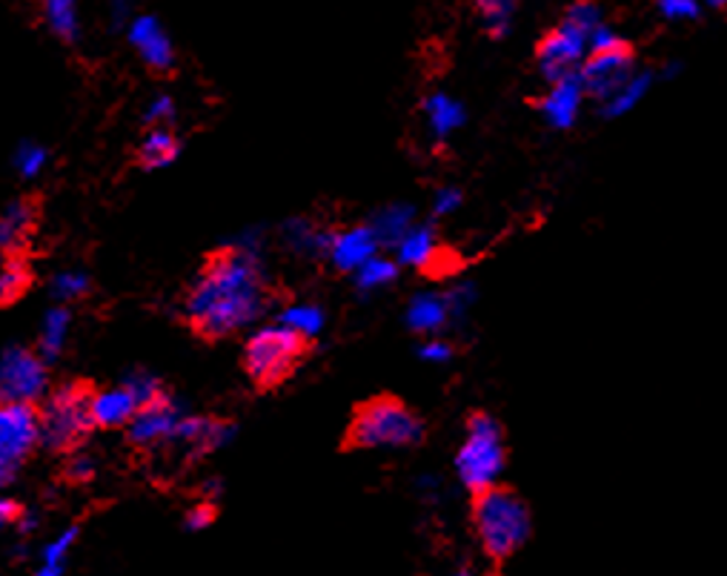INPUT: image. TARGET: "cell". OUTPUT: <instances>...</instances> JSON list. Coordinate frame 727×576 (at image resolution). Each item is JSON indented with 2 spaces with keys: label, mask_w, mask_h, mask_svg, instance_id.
Returning <instances> with one entry per match:
<instances>
[{
  "label": "cell",
  "mask_w": 727,
  "mask_h": 576,
  "mask_svg": "<svg viewBox=\"0 0 727 576\" xmlns=\"http://www.w3.org/2000/svg\"><path fill=\"white\" fill-rule=\"evenodd\" d=\"M270 305L258 258L247 250H218L204 261L187 296V325L207 341L238 333Z\"/></svg>",
  "instance_id": "cell-1"
},
{
  "label": "cell",
  "mask_w": 727,
  "mask_h": 576,
  "mask_svg": "<svg viewBox=\"0 0 727 576\" xmlns=\"http://www.w3.org/2000/svg\"><path fill=\"white\" fill-rule=\"evenodd\" d=\"M604 23V12L596 0H573L553 29L541 35L536 47L539 75L553 84L561 78L579 75L590 55V38Z\"/></svg>",
  "instance_id": "cell-2"
},
{
  "label": "cell",
  "mask_w": 727,
  "mask_h": 576,
  "mask_svg": "<svg viewBox=\"0 0 727 576\" xmlns=\"http://www.w3.org/2000/svg\"><path fill=\"white\" fill-rule=\"evenodd\" d=\"M92 397L95 388L84 379L55 388L38 408V436L52 453H72L95 431L92 419Z\"/></svg>",
  "instance_id": "cell-3"
},
{
  "label": "cell",
  "mask_w": 727,
  "mask_h": 576,
  "mask_svg": "<svg viewBox=\"0 0 727 576\" xmlns=\"http://www.w3.org/2000/svg\"><path fill=\"white\" fill-rule=\"evenodd\" d=\"M427 433L422 416L409 410L402 399L375 397L355 410L344 448L350 451H375V448H413Z\"/></svg>",
  "instance_id": "cell-4"
},
{
  "label": "cell",
  "mask_w": 727,
  "mask_h": 576,
  "mask_svg": "<svg viewBox=\"0 0 727 576\" xmlns=\"http://www.w3.org/2000/svg\"><path fill=\"white\" fill-rule=\"evenodd\" d=\"M472 525H476L485 554L501 563L507 556H513L530 536V511L513 491L496 485L490 491L476 493Z\"/></svg>",
  "instance_id": "cell-5"
},
{
  "label": "cell",
  "mask_w": 727,
  "mask_h": 576,
  "mask_svg": "<svg viewBox=\"0 0 727 576\" xmlns=\"http://www.w3.org/2000/svg\"><path fill=\"white\" fill-rule=\"evenodd\" d=\"M310 350V339L284 327L281 321L261 327L243 344V373L258 390H272L284 384Z\"/></svg>",
  "instance_id": "cell-6"
},
{
  "label": "cell",
  "mask_w": 727,
  "mask_h": 576,
  "mask_svg": "<svg viewBox=\"0 0 727 576\" xmlns=\"http://www.w3.org/2000/svg\"><path fill=\"white\" fill-rule=\"evenodd\" d=\"M505 433L501 424L490 413H472L467 419L465 442L458 444L456 453V476L467 491L476 496L481 491L499 485V476L505 473Z\"/></svg>",
  "instance_id": "cell-7"
},
{
  "label": "cell",
  "mask_w": 727,
  "mask_h": 576,
  "mask_svg": "<svg viewBox=\"0 0 727 576\" xmlns=\"http://www.w3.org/2000/svg\"><path fill=\"white\" fill-rule=\"evenodd\" d=\"M35 444H41L35 404H0V487L14 480Z\"/></svg>",
  "instance_id": "cell-8"
},
{
  "label": "cell",
  "mask_w": 727,
  "mask_h": 576,
  "mask_svg": "<svg viewBox=\"0 0 727 576\" xmlns=\"http://www.w3.org/2000/svg\"><path fill=\"white\" fill-rule=\"evenodd\" d=\"M633 72H636L633 49L631 43H622V47L616 49L590 52L588 61H584L582 70H579V81H582L588 97H593V101L602 106L631 81Z\"/></svg>",
  "instance_id": "cell-9"
},
{
  "label": "cell",
  "mask_w": 727,
  "mask_h": 576,
  "mask_svg": "<svg viewBox=\"0 0 727 576\" xmlns=\"http://www.w3.org/2000/svg\"><path fill=\"white\" fill-rule=\"evenodd\" d=\"M46 390V368L38 353L9 348L0 353V404H35Z\"/></svg>",
  "instance_id": "cell-10"
},
{
  "label": "cell",
  "mask_w": 727,
  "mask_h": 576,
  "mask_svg": "<svg viewBox=\"0 0 727 576\" xmlns=\"http://www.w3.org/2000/svg\"><path fill=\"white\" fill-rule=\"evenodd\" d=\"M180 410L167 393H160L155 402L141 404L138 413L126 424V442L135 448H155V444L173 442L178 431Z\"/></svg>",
  "instance_id": "cell-11"
},
{
  "label": "cell",
  "mask_w": 727,
  "mask_h": 576,
  "mask_svg": "<svg viewBox=\"0 0 727 576\" xmlns=\"http://www.w3.org/2000/svg\"><path fill=\"white\" fill-rule=\"evenodd\" d=\"M126 38L138 49L141 61L155 72H169L175 66V47L169 32L155 14H135L126 27Z\"/></svg>",
  "instance_id": "cell-12"
},
{
  "label": "cell",
  "mask_w": 727,
  "mask_h": 576,
  "mask_svg": "<svg viewBox=\"0 0 727 576\" xmlns=\"http://www.w3.org/2000/svg\"><path fill=\"white\" fill-rule=\"evenodd\" d=\"M584 101H588V92H584L582 81H579V75H570L553 81L536 106H539L544 124L553 126V130H570L582 115Z\"/></svg>",
  "instance_id": "cell-13"
},
{
  "label": "cell",
  "mask_w": 727,
  "mask_h": 576,
  "mask_svg": "<svg viewBox=\"0 0 727 576\" xmlns=\"http://www.w3.org/2000/svg\"><path fill=\"white\" fill-rule=\"evenodd\" d=\"M378 247H382V244H378L375 233L370 229V224L367 227H350L341 229V233H333L326 258L333 261L335 270L355 272L367 265L370 258L378 256Z\"/></svg>",
  "instance_id": "cell-14"
},
{
  "label": "cell",
  "mask_w": 727,
  "mask_h": 576,
  "mask_svg": "<svg viewBox=\"0 0 727 576\" xmlns=\"http://www.w3.org/2000/svg\"><path fill=\"white\" fill-rule=\"evenodd\" d=\"M38 222V202L35 198H21L12 202L0 213V253L3 256H21L27 247L32 229Z\"/></svg>",
  "instance_id": "cell-15"
},
{
  "label": "cell",
  "mask_w": 727,
  "mask_h": 576,
  "mask_svg": "<svg viewBox=\"0 0 727 576\" xmlns=\"http://www.w3.org/2000/svg\"><path fill=\"white\" fill-rule=\"evenodd\" d=\"M424 121H427L429 135L436 141H447L456 135L467 121V110L458 97L447 95V92H429L422 104Z\"/></svg>",
  "instance_id": "cell-16"
},
{
  "label": "cell",
  "mask_w": 727,
  "mask_h": 576,
  "mask_svg": "<svg viewBox=\"0 0 727 576\" xmlns=\"http://www.w3.org/2000/svg\"><path fill=\"white\" fill-rule=\"evenodd\" d=\"M438 250H442V244H438L436 229L429 227V224H416L402 241L395 244V261L404 267L427 270L429 265H436Z\"/></svg>",
  "instance_id": "cell-17"
},
{
  "label": "cell",
  "mask_w": 727,
  "mask_h": 576,
  "mask_svg": "<svg viewBox=\"0 0 727 576\" xmlns=\"http://www.w3.org/2000/svg\"><path fill=\"white\" fill-rule=\"evenodd\" d=\"M450 305L438 292H418L407 305V327L424 336H436L450 325Z\"/></svg>",
  "instance_id": "cell-18"
},
{
  "label": "cell",
  "mask_w": 727,
  "mask_h": 576,
  "mask_svg": "<svg viewBox=\"0 0 727 576\" xmlns=\"http://www.w3.org/2000/svg\"><path fill=\"white\" fill-rule=\"evenodd\" d=\"M138 399L132 397L126 388L115 390H101L92 397V419H95V428H121V424H129V419L138 413Z\"/></svg>",
  "instance_id": "cell-19"
},
{
  "label": "cell",
  "mask_w": 727,
  "mask_h": 576,
  "mask_svg": "<svg viewBox=\"0 0 727 576\" xmlns=\"http://www.w3.org/2000/svg\"><path fill=\"white\" fill-rule=\"evenodd\" d=\"M43 23L63 43H77L81 38V0H41Z\"/></svg>",
  "instance_id": "cell-20"
},
{
  "label": "cell",
  "mask_w": 727,
  "mask_h": 576,
  "mask_svg": "<svg viewBox=\"0 0 727 576\" xmlns=\"http://www.w3.org/2000/svg\"><path fill=\"white\" fill-rule=\"evenodd\" d=\"M653 84H656V72L636 70L633 72L631 81H627V84H624L616 95L610 97L607 104H602V115L604 119H624L627 112L636 110L644 97L651 95Z\"/></svg>",
  "instance_id": "cell-21"
},
{
  "label": "cell",
  "mask_w": 727,
  "mask_h": 576,
  "mask_svg": "<svg viewBox=\"0 0 727 576\" xmlns=\"http://www.w3.org/2000/svg\"><path fill=\"white\" fill-rule=\"evenodd\" d=\"M413 218H416V209L413 207H407V204H390V207L375 213L370 229H373L382 247H395V244L407 236L409 229L416 227Z\"/></svg>",
  "instance_id": "cell-22"
},
{
  "label": "cell",
  "mask_w": 727,
  "mask_h": 576,
  "mask_svg": "<svg viewBox=\"0 0 727 576\" xmlns=\"http://www.w3.org/2000/svg\"><path fill=\"white\" fill-rule=\"evenodd\" d=\"M178 155V138L169 133L167 126H153L138 146V164L144 169H160L173 164Z\"/></svg>",
  "instance_id": "cell-23"
},
{
  "label": "cell",
  "mask_w": 727,
  "mask_h": 576,
  "mask_svg": "<svg viewBox=\"0 0 727 576\" xmlns=\"http://www.w3.org/2000/svg\"><path fill=\"white\" fill-rule=\"evenodd\" d=\"M32 287V267L23 256H3L0 261V307L14 305Z\"/></svg>",
  "instance_id": "cell-24"
},
{
  "label": "cell",
  "mask_w": 727,
  "mask_h": 576,
  "mask_svg": "<svg viewBox=\"0 0 727 576\" xmlns=\"http://www.w3.org/2000/svg\"><path fill=\"white\" fill-rule=\"evenodd\" d=\"M472 7H476L478 21H481V29L487 35L496 38V41L510 35L519 0H472Z\"/></svg>",
  "instance_id": "cell-25"
},
{
  "label": "cell",
  "mask_w": 727,
  "mask_h": 576,
  "mask_svg": "<svg viewBox=\"0 0 727 576\" xmlns=\"http://www.w3.org/2000/svg\"><path fill=\"white\" fill-rule=\"evenodd\" d=\"M66 330H70V312L63 310V307H55V310L49 312L46 319H43L41 327V344H38V356L43 361H55L58 353H61L63 341H66Z\"/></svg>",
  "instance_id": "cell-26"
},
{
  "label": "cell",
  "mask_w": 727,
  "mask_h": 576,
  "mask_svg": "<svg viewBox=\"0 0 727 576\" xmlns=\"http://www.w3.org/2000/svg\"><path fill=\"white\" fill-rule=\"evenodd\" d=\"M278 321L295 330L299 336H304V339H315L321 333V327H324V310L315 305H295L287 307Z\"/></svg>",
  "instance_id": "cell-27"
},
{
  "label": "cell",
  "mask_w": 727,
  "mask_h": 576,
  "mask_svg": "<svg viewBox=\"0 0 727 576\" xmlns=\"http://www.w3.org/2000/svg\"><path fill=\"white\" fill-rule=\"evenodd\" d=\"M353 276H355V285H359V290H367V292L378 290V287L393 285L395 276H398V261L375 256V258H370L367 265L361 267V270H355Z\"/></svg>",
  "instance_id": "cell-28"
},
{
  "label": "cell",
  "mask_w": 727,
  "mask_h": 576,
  "mask_svg": "<svg viewBox=\"0 0 727 576\" xmlns=\"http://www.w3.org/2000/svg\"><path fill=\"white\" fill-rule=\"evenodd\" d=\"M330 241H333V233H324V229L312 227L310 222L290 224V244L295 250L307 253V256H319V253H324L326 256Z\"/></svg>",
  "instance_id": "cell-29"
},
{
  "label": "cell",
  "mask_w": 727,
  "mask_h": 576,
  "mask_svg": "<svg viewBox=\"0 0 727 576\" xmlns=\"http://www.w3.org/2000/svg\"><path fill=\"white\" fill-rule=\"evenodd\" d=\"M656 12L667 23H690L699 21L705 7L699 0H656Z\"/></svg>",
  "instance_id": "cell-30"
},
{
  "label": "cell",
  "mask_w": 727,
  "mask_h": 576,
  "mask_svg": "<svg viewBox=\"0 0 727 576\" xmlns=\"http://www.w3.org/2000/svg\"><path fill=\"white\" fill-rule=\"evenodd\" d=\"M75 539H77V528L72 525V528L61 531L52 542H46V545H43V565H63V559H66V554L72 551Z\"/></svg>",
  "instance_id": "cell-31"
},
{
  "label": "cell",
  "mask_w": 727,
  "mask_h": 576,
  "mask_svg": "<svg viewBox=\"0 0 727 576\" xmlns=\"http://www.w3.org/2000/svg\"><path fill=\"white\" fill-rule=\"evenodd\" d=\"M124 388L129 390L132 397L138 399V404H149V402H155V399H158L160 393H164V390H160V382H158V379H153V376H146V373H135V376H129V379H126Z\"/></svg>",
  "instance_id": "cell-32"
},
{
  "label": "cell",
  "mask_w": 727,
  "mask_h": 576,
  "mask_svg": "<svg viewBox=\"0 0 727 576\" xmlns=\"http://www.w3.org/2000/svg\"><path fill=\"white\" fill-rule=\"evenodd\" d=\"M90 290V281L81 272H61V276L52 281V292H55L58 299H77V296H84Z\"/></svg>",
  "instance_id": "cell-33"
},
{
  "label": "cell",
  "mask_w": 727,
  "mask_h": 576,
  "mask_svg": "<svg viewBox=\"0 0 727 576\" xmlns=\"http://www.w3.org/2000/svg\"><path fill=\"white\" fill-rule=\"evenodd\" d=\"M444 299H447V305H450L453 319H461V316H467V310L476 305V287L467 285V281L465 285H456L450 292H447V296H444Z\"/></svg>",
  "instance_id": "cell-34"
},
{
  "label": "cell",
  "mask_w": 727,
  "mask_h": 576,
  "mask_svg": "<svg viewBox=\"0 0 727 576\" xmlns=\"http://www.w3.org/2000/svg\"><path fill=\"white\" fill-rule=\"evenodd\" d=\"M418 359L433 361V364H447L453 359V344L442 336H427V341L418 348Z\"/></svg>",
  "instance_id": "cell-35"
},
{
  "label": "cell",
  "mask_w": 727,
  "mask_h": 576,
  "mask_svg": "<svg viewBox=\"0 0 727 576\" xmlns=\"http://www.w3.org/2000/svg\"><path fill=\"white\" fill-rule=\"evenodd\" d=\"M461 207V189L458 187H442L433 195V216L447 218Z\"/></svg>",
  "instance_id": "cell-36"
},
{
  "label": "cell",
  "mask_w": 727,
  "mask_h": 576,
  "mask_svg": "<svg viewBox=\"0 0 727 576\" xmlns=\"http://www.w3.org/2000/svg\"><path fill=\"white\" fill-rule=\"evenodd\" d=\"M43 164H46V153H43V146L23 144L21 150H18V169H21L27 178H32V175H35Z\"/></svg>",
  "instance_id": "cell-37"
},
{
  "label": "cell",
  "mask_w": 727,
  "mask_h": 576,
  "mask_svg": "<svg viewBox=\"0 0 727 576\" xmlns=\"http://www.w3.org/2000/svg\"><path fill=\"white\" fill-rule=\"evenodd\" d=\"M215 522V507L209 505V502H198V505H193L187 511V516H184V525H187L189 531H204L209 528Z\"/></svg>",
  "instance_id": "cell-38"
},
{
  "label": "cell",
  "mask_w": 727,
  "mask_h": 576,
  "mask_svg": "<svg viewBox=\"0 0 727 576\" xmlns=\"http://www.w3.org/2000/svg\"><path fill=\"white\" fill-rule=\"evenodd\" d=\"M173 112H175L173 97L158 95L153 104H149V110H146V124H149V126H167V121L173 119Z\"/></svg>",
  "instance_id": "cell-39"
},
{
  "label": "cell",
  "mask_w": 727,
  "mask_h": 576,
  "mask_svg": "<svg viewBox=\"0 0 727 576\" xmlns=\"http://www.w3.org/2000/svg\"><path fill=\"white\" fill-rule=\"evenodd\" d=\"M95 476V462L84 453H75L66 465V480L70 482H90Z\"/></svg>",
  "instance_id": "cell-40"
},
{
  "label": "cell",
  "mask_w": 727,
  "mask_h": 576,
  "mask_svg": "<svg viewBox=\"0 0 727 576\" xmlns=\"http://www.w3.org/2000/svg\"><path fill=\"white\" fill-rule=\"evenodd\" d=\"M110 14L118 27H129L135 18V0H110Z\"/></svg>",
  "instance_id": "cell-41"
},
{
  "label": "cell",
  "mask_w": 727,
  "mask_h": 576,
  "mask_svg": "<svg viewBox=\"0 0 727 576\" xmlns=\"http://www.w3.org/2000/svg\"><path fill=\"white\" fill-rule=\"evenodd\" d=\"M23 507L12 500H0V531L9 528V525H18L21 520Z\"/></svg>",
  "instance_id": "cell-42"
},
{
  "label": "cell",
  "mask_w": 727,
  "mask_h": 576,
  "mask_svg": "<svg viewBox=\"0 0 727 576\" xmlns=\"http://www.w3.org/2000/svg\"><path fill=\"white\" fill-rule=\"evenodd\" d=\"M63 574V565H41L38 570H32L29 576H61Z\"/></svg>",
  "instance_id": "cell-43"
},
{
  "label": "cell",
  "mask_w": 727,
  "mask_h": 576,
  "mask_svg": "<svg viewBox=\"0 0 727 576\" xmlns=\"http://www.w3.org/2000/svg\"><path fill=\"white\" fill-rule=\"evenodd\" d=\"M699 3L705 9H725L727 7V0H699Z\"/></svg>",
  "instance_id": "cell-44"
},
{
  "label": "cell",
  "mask_w": 727,
  "mask_h": 576,
  "mask_svg": "<svg viewBox=\"0 0 727 576\" xmlns=\"http://www.w3.org/2000/svg\"><path fill=\"white\" fill-rule=\"evenodd\" d=\"M458 576H470V574H458Z\"/></svg>",
  "instance_id": "cell-45"
}]
</instances>
